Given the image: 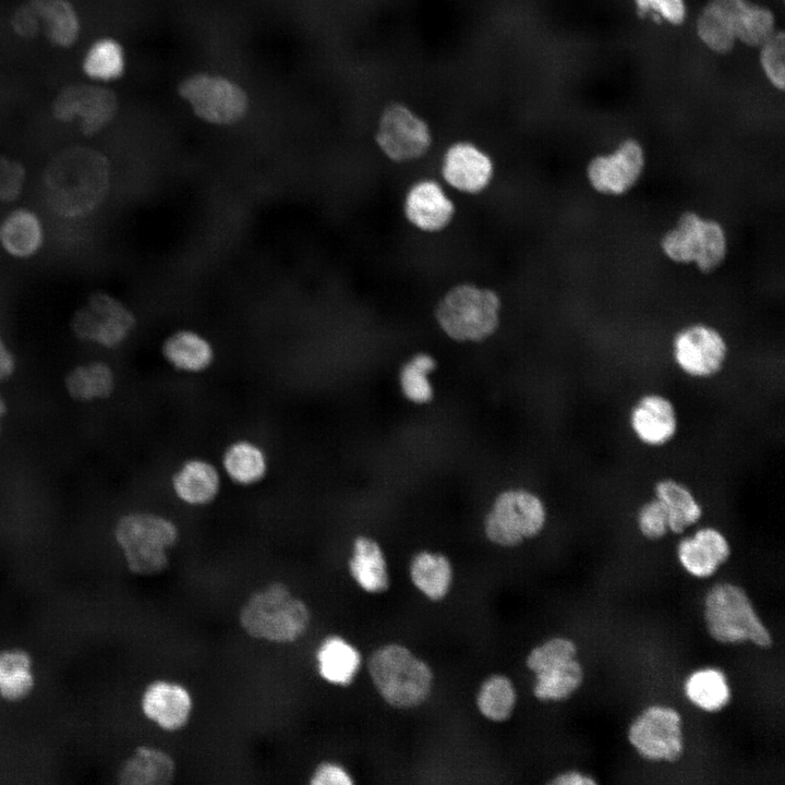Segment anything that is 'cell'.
Returning <instances> with one entry per match:
<instances>
[{
    "label": "cell",
    "mask_w": 785,
    "mask_h": 785,
    "mask_svg": "<svg viewBox=\"0 0 785 785\" xmlns=\"http://www.w3.org/2000/svg\"><path fill=\"white\" fill-rule=\"evenodd\" d=\"M43 186L46 203L53 213L64 218L86 217L107 197L110 164L94 148L68 147L47 165Z\"/></svg>",
    "instance_id": "cell-1"
},
{
    "label": "cell",
    "mask_w": 785,
    "mask_h": 785,
    "mask_svg": "<svg viewBox=\"0 0 785 785\" xmlns=\"http://www.w3.org/2000/svg\"><path fill=\"white\" fill-rule=\"evenodd\" d=\"M243 630L253 638L290 643L301 638L310 625L306 604L280 582L254 592L240 609Z\"/></svg>",
    "instance_id": "cell-2"
},
{
    "label": "cell",
    "mask_w": 785,
    "mask_h": 785,
    "mask_svg": "<svg viewBox=\"0 0 785 785\" xmlns=\"http://www.w3.org/2000/svg\"><path fill=\"white\" fill-rule=\"evenodd\" d=\"M114 538L132 572L155 575L168 566V552L177 543L179 530L165 516L133 511L118 520Z\"/></svg>",
    "instance_id": "cell-3"
},
{
    "label": "cell",
    "mask_w": 785,
    "mask_h": 785,
    "mask_svg": "<svg viewBox=\"0 0 785 785\" xmlns=\"http://www.w3.org/2000/svg\"><path fill=\"white\" fill-rule=\"evenodd\" d=\"M704 620L711 637L720 643L750 641L768 649L772 636L758 616L746 591L734 583L713 585L704 597Z\"/></svg>",
    "instance_id": "cell-4"
},
{
    "label": "cell",
    "mask_w": 785,
    "mask_h": 785,
    "mask_svg": "<svg viewBox=\"0 0 785 785\" xmlns=\"http://www.w3.org/2000/svg\"><path fill=\"white\" fill-rule=\"evenodd\" d=\"M369 672L383 699L396 708H413L430 695V666L400 644L377 649L369 660Z\"/></svg>",
    "instance_id": "cell-5"
},
{
    "label": "cell",
    "mask_w": 785,
    "mask_h": 785,
    "mask_svg": "<svg viewBox=\"0 0 785 785\" xmlns=\"http://www.w3.org/2000/svg\"><path fill=\"white\" fill-rule=\"evenodd\" d=\"M500 300L491 289L471 283L451 288L438 302L440 328L458 341H480L491 336L499 322Z\"/></svg>",
    "instance_id": "cell-6"
},
{
    "label": "cell",
    "mask_w": 785,
    "mask_h": 785,
    "mask_svg": "<svg viewBox=\"0 0 785 785\" xmlns=\"http://www.w3.org/2000/svg\"><path fill=\"white\" fill-rule=\"evenodd\" d=\"M660 244L668 259L678 264H695L703 274L715 271L725 261L728 250L723 226L693 210L684 212L676 225L664 233Z\"/></svg>",
    "instance_id": "cell-7"
},
{
    "label": "cell",
    "mask_w": 785,
    "mask_h": 785,
    "mask_svg": "<svg viewBox=\"0 0 785 785\" xmlns=\"http://www.w3.org/2000/svg\"><path fill=\"white\" fill-rule=\"evenodd\" d=\"M542 499L527 491L500 494L485 521L487 538L503 546H515L539 534L546 522Z\"/></svg>",
    "instance_id": "cell-8"
},
{
    "label": "cell",
    "mask_w": 785,
    "mask_h": 785,
    "mask_svg": "<svg viewBox=\"0 0 785 785\" xmlns=\"http://www.w3.org/2000/svg\"><path fill=\"white\" fill-rule=\"evenodd\" d=\"M728 343L715 327L696 323L679 329L672 340L677 369L692 379H710L725 367Z\"/></svg>",
    "instance_id": "cell-9"
},
{
    "label": "cell",
    "mask_w": 785,
    "mask_h": 785,
    "mask_svg": "<svg viewBox=\"0 0 785 785\" xmlns=\"http://www.w3.org/2000/svg\"><path fill=\"white\" fill-rule=\"evenodd\" d=\"M134 326L133 313L105 292L92 293L71 321V329L76 338L106 348L121 345Z\"/></svg>",
    "instance_id": "cell-10"
},
{
    "label": "cell",
    "mask_w": 785,
    "mask_h": 785,
    "mask_svg": "<svg viewBox=\"0 0 785 785\" xmlns=\"http://www.w3.org/2000/svg\"><path fill=\"white\" fill-rule=\"evenodd\" d=\"M628 740L644 759L673 762L684 750L680 714L669 706L651 705L631 723Z\"/></svg>",
    "instance_id": "cell-11"
},
{
    "label": "cell",
    "mask_w": 785,
    "mask_h": 785,
    "mask_svg": "<svg viewBox=\"0 0 785 785\" xmlns=\"http://www.w3.org/2000/svg\"><path fill=\"white\" fill-rule=\"evenodd\" d=\"M180 94L200 118L217 124L238 121L247 106L246 96L238 85L214 75L189 77L181 84Z\"/></svg>",
    "instance_id": "cell-12"
},
{
    "label": "cell",
    "mask_w": 785,
    "mask_h": 785,
    "mask_svg": "<svg viewBox=\"0 0 785 785\" xmlns=\"http://www.w3.org/2000/svg\"><path fill=\"white\" fill-rule=\"evenodd\" d=\"M376 142L388 158L406 162L423 156L430 148L432 136L424 120L408 107L392 104L379 118Z\"/></svg>",
    "instance_id": "cell-13"
},
{
    "label": "cell",
    "mask_w": 785,
    "mask_h": 785,
    "mask_svg": "<svg viewBox=\"0 0 785 785\" xmlns=\"http://www.w3.org/2000/svg\"><path fill=\"white\" fill-rule=\"evenodd\" d=\"M644 167L645 156L641 144L627 138L613 153L593 157L587 165L585 173L596 192L620 196L638 183Z\"/></svg>",
    "instance_id": "cell-14"
},
{
    "label": "cell",
    "mask_w": 785,
    "mask_h": 785,
    "mask_svg": "<svg viewBox=\"0 0 785 785\" xmlns=\"http://www.w3.org/2000/svg\"><path fill=\"white\" fill-rule=\"evenodd\" d=\"M116 111L117 99L111 90L88 85L64 88L52 105V112L58 120L70 122L78 118L85 135H94L104 129Z\"/></svg>",
    "instance_id": "cell-15"
},
{
    "label": "cell",
    "mask_w": 785,
    "mask_h": 785,
    "mask_svg": "<svg viewBox=\"0 0 785 785\" xmlns=\"http://www.w3.org/2000/svg\"><path fill=\"white\" fill-rule=\"evenodd\" d=\"M628 424L636 439L651 448H661L674 440L679 416L674 401L666 395L649 391L630 407Z\"/></svg>",
    "instance_id": "cell-16"
},
{
    "label": "cell",
    "mask_w": 785,
    "mask_h": 785,
    "mask_svg": "<svg viewBox=\"0 0 785 785\" xmlns=\"http://www.w3.org/2000/svg\"><path fill=\"white\" fill-rule=\"evenodd\" d=\"M730 544L716 527L703 526L677 544L676 554L681 567L696 578L711 577L730 556Z\"/></svg>",
    "instance_id": "cell-17"
},
{
    "label": "cell",
    "mask_w": 785,
    "mask_h": 785,
    "mask_svg": "<svg viewBox=\"0 0 785 785\" xmlns=\"http://www.w3.org/2000/svg\"><path fill=\"white\" fill-rule=\"evenodd\" d=\"M442 173L454 189L464 193H479L493 177L491 158L471 143L450 146L445 156Z\"/></svg>",
    "instance_id": "cell-18"
},
{
    "label": "cell",
    "mask_w": 785,
    "mask_h": 785,
    "mask_svg": "<svg viewBox=\"0 0 785 785\" xmlns=\"http://www.w3.org/2000/svg\"><path fill=\"white\" fill-rule=\"evenodd\" d=\"M455 208L442 186L432 180L419 181L411 186L404 200L407 219L418 229L435 232L451 220Z\"/></svg>",
    "instance_id": "cell-19"
},
{
    "label": "cell",
    "mask_w": 785,
    "mask_h": 785,
    "mask_svg": "<svg viewBox=\"0 0 785 785\" xmlns=\"http://www.w3.org/2000/svg\"><path fill=\"white\" fill-rule=\"evenodd\" d=\"M144 714L167 730H177L189 720L192 700L189 691L173 683L155 681L142 697Z\"/></svg>",
    "instance_id": "cell-20"
},
{
    "label": "cell",
    "mask_w": 785,
    "mask_h": 785,
    "mask_svg": "<svg viewBox=\"0 0 785 785\" xmlns=\"http://www.w3.org/2000/svg\"><path fill=\"white\" fill-rule=\"evenodd\" d=\"M171 486L179 500L188 506L202 507L216 499L220 490V475L208 460L191 458L173 473Z\"/></svg>",
    "instance_id": "cell-21"
},
{
    "label": "cell",
    "mask_w": 785,
    "mask_h": 785,
    "mask_svg": "<svg viewBox=\"0 0 785 785\" xmlns=\"http://www.w3.org/2000/svg\"><path fill=\"white\" fill-rule=\"evenodd\" d=\"M653 497L663 506L669 532L681 534L702 519L704 508L695 492L674 478H662L653 485Z\"/></svg>",
    "instance_id": "cell-22"
},
{
    "label": "cell",
    "mask_w": 785,
    "mask_h": 785,
    "mask_svg": "<svg viewBox=\"0 0 785 785\" xmlns=\"http://www.w3.org/2000/svg\"><path fill=\"white\" fill-rule=\"evenodd\" d=\"M176 773L173 759L165 751L141 746L121 765L118 781L128 785H165Z\"/></svg>",
    "instance_id": "cell-23"
},
{
    "label": "cell",
    "mask_w": 785,
    "mask_h": 785,
    "mask_svg": "<svg viewBox=\"0 0 785 785\" xmlns=\"http://www.w3.org/2000/svg\"><path fill=\"white\" fill-rule=\"evenodd\" d=\"M44 242V229L38 216L27 209L11 212L0 224V244L17 258H27L38 252Z\"/></svg>",
    "instance_id": "cell-24"
},
{
    "label": "cell",
    "mask_w": 785,
    "mask_h": 785,
    "mask_svg": "<svg viewBox=\"0 0 785 785\" xmlns=\"http://www.w3.org/2000/svg\"><path fill=\"white\" fill-rule=\"evenodd\" d=\"M583 681V668L576 656L552 661L535 672L534 696L542 701L569 698Z\"/></svg>",
    "instance_id": "cell-25"
},
{
    "label": "cell",
    "mask_w": 785,
    "mask_h": 785,
    "mask_svg": "<svg viewBox=\"0 0 785 785\" xmlns=\"http://www.w3.org/2000/svg\"><path fill=\"white\" fill-rule=\"evenodd\" d=\"M224 471L228 478L241 486L261 482L268 470V460L264 449L249 439H238L229 444L221 458Z\"/></svg>",
    "instance_id": "cell-26"
},
{
    "label": "cell",
    "mask_w": 785,
    "mask_h": 785,
    "mask_svg": "<svg viewBox=\"0 0 785 785\" xmlns=\"http://www.w3.org/2000/svg\"><path fill=\"white\" fill-rule=\"evenodd\" d=\"M162 354L171 366L185 373H201L207 370L214 360L212 345L190 330L171 335L162 346Z\"/></svg>",
    "instance_id": "cell-27"
},
{
    "label": "cell",
    "mask_w": 785,
    "mask_h": 785,
    "mask_svg": "<svg viewBox=\"0 0 785 785\" xmlns=\"http://www.w3.org/2000/svg\"><path fill=\"white\" fill-rule=\"evenodd\" d=\"M349 570L355 582L366 592L379 593L389 587L383 552L378 544L369 538L355 539Z\"/></svg>",
    "instance_id": "cell-28"
},
{
    "label": "cell",
    "mask_w": 785,
    "mask_h": 785,
    "mask_svg": "<svg viewBox=\"0 0 785 785\" xmlns=\"http://www.w3.org/2000/svg\"><path fill=\"white\" fill-rule=\"evenodd\" d=\"M316 660L321 676L330 684L341 686L353 680L361 664L359 651L337 636L328 637L322 642Z\"/></svg>",
    "instance_id": "cell-29"
},
{
    "label": "cell",
    "mask_w": 785,
    "mask_h": 785,
    "mask_svg": "<svg viewBox=\"0 0 785 785\" xmlns=\"http://www.w3.org/2000/svg\"><path fill=\"white\" fill-rule=\"evenodd\" d=\"M685 693L691 703L708 712L722 710L730 699L725 674L713 667L690 674L685 683Z\"/></svg>",
    "instance_id": "cell-30"
},
{
    "label": "cell",
    "mask_w": 785,
    "mask_h": 785,
    "mask_svg": "<svg viewBox=\"0 0 785 785\" xmlns=\"http://www.w3.org/2000/svg\"><path fill=\"white\" fill-rule=\"evenodd\" d=\"M38 12L40 29L56 45L67 47L77 38V14L68 0H33Z\"/></svg>",
    "instance_id": "cell-31"
},
{
    "label": "cell",
    "mask_w": 785,
    "mask_h": 785,
    "mask_svg": "<svg viewBox=\"0 0 785 785\" xmlns=\"http://www.w3.org/2000/svg\"><path fill=\"white\" fill-rule=\"evenodd\" d=\"M410 576L413 584L422 593L437 601L447 594L452 570L444 555L421 552L411 561Z\"/></svg>",
    "instance_id": "cell-32"
},
{
    "label": "cell",
    "mask_w": 785,
    "mask_h": 785,
    "mask_svg": "<svg viewBox=\"0 0 785 785\" xmlns=\"http://www.w3.org/2000/svg\"><path fill=\"white\" fill-rule=\"evenodd\" d=\"M69 395L80 401L105 399L114 387L113 372L104 362H90L73 369L65 377Z\"/></svg>",
    "instance_id": "cell-33"
},
{
    "label": "cell",
    "mask_w": 785,
    "mask_h": 785,
    "mask_svg": "<svg viewBox=\"0 0 785 785\" xmlns=\"http://www.w3.org/2000/svg\"><path fill=\"white\" fill-rule=\"evenodd\" d=\"M32 659L20 649L0 652V696L17 701L28 696L34 687Z\"/></svg>",
    "instance_id": "cell-34"
},
{
    "label": "cell",
    "mask_w": 785,
    "mask_h": 785,
    "mask_svg": "<svg viewBox=\"0 0 785 785\" xmlns=\"http://www.w3.org/2000/svg\"><path fill=\"white\" fill-rule=\"evenodd\" d=\"M736 40L749 46H761L774 33L773 14L765 8L744 0L733 14Z\"/></svg>",
    "instance_id": "cell-35"
},
{
    "label": "cell",
    "mask_w": 785,
    "mask_h": 785,
    "mask_svg": "<svg viewBox=\"0 0 785 785\" xmlns=\"http://www.w3.org/2000/svg\"><path fill=\"white\" fill-rule=\"evenodd\" d=\"M476 703L485 717L495 722L507 720L516 704V690L511 680L503 675L491 676L482 684Z\"/></svg>",
    "instance_id": "cell-36"
},
{
    "label": "cell",
    "mask_w": 785,
    "mask_h": 785,
    "mask_svg": "<svg viewBox=\"0 0 785 785\" xmlns=\"http://www.w3.org/2000/svg\"><path fill=\"white\" fill-rule=\"evenodd\" d=\"M697 32L702 43L715 52H728L736 41L729 17L713 1L700 14Z\"/></svg>",
    "instance_id": "cell-37"
},
{
    "label": "cell",
    "mask_w": 785,
    "mask_h": 785,
    "mask_svg": "<svg viewBox=\"0 0 785 785\" xmlns=\"http://www.w3.org/2000/svg\"><path fill=\"white\" fill-rule=\"evenodd\" d=\"M124 58L121 46L113 39H100L87 51L83 68L85 73L97 80H112L121 75Z\"/></svg>",
    "instance_id": "cell-38"
},
{
    "label": "cell",
    "mask_w": 785,
    "mask_h": 785,
    "mask_svg": "<svg viewBox=\"0 0 785 785\" xmlns=\"http://www.w3.org/2000/svg\"><path fill=\"white\" fill-rule=\"evenodd\" d=\"M435 367L428 354L415 355L401 370L400 382L403 394L414 402H426L432 398L433 390L427 374Z\"/></svg>",
    "instance_id": "cell-39"
},
{
    "label": "cell",
    "mask_w": 785,
    "mask_h": 785,
    "mask_svg": "<svg viewBox=\"0 0 785 785\" xmlns=\"http://www.w3.org/2000/svg\"><path fill=\"white\" fill-rule=\"evenodd\" d=\"M760 63L768 80L778 89L785 84V39L783 33H774L761 46Z\"/></svg>",
    "instance_id": "cell-40"
},
{
    "label": "cell",
    "mask_w": 785,
    "mask_h": 785,
    "mask_svg": "<svg viewBox=\"0 0 785 785\" xmlns=\"http://www.w3.org/2000/svg\"><path fill=\"white\" fill-rule=\"evenodd\" d=\"M636 526L640 534L650 541L661 540L669 532L667 515L655 497L640 505L636 512Z\"/></svg>",
    "instance_id": "cell-41"
},
{
    "label": "cell",
    "mask_w": 785,
    "mask_h": 785,
    "mask_svg": "<svg viewBox=\"0 0 785 785\" xmlns=\"http://www.w3.org/2000/svg\"><path fill=\"white\" fill-rule=\"evenodd\" d=\"M576 655L577 645L572 640L555 637L534 648L529 653L526 664L529 669L535 673L552 661Z\"/></svg>",
    "instance_id": "cell-42"
},
{
    "label": "cell",
    "mask_w": 785,
    "mask_h": 785,
    "mask_svg": "<svg viewBox=\"0 0 785 785\" xmlns=\"http://www.w3.org/2000/svg\"><path fill=\"white\" fill-rule=\"evenodd\" d=\"M26 171L17 160L0 156V202L16 200L24 186Z\"/></svg>",
    "instance_id": "cell-43"
},
{
    "label": "cell",
    "mask_w": 785,
    "mask_h": 785,
    "mask_svg": "<svg viewBox=\"0 0 785 785\" xmlns=\"http://www.w3.org/2000/svg\"><path fill=\"white\" fill-rule=\"evenodd\" d=\"M640 13H656L672 24H680L686 15L684 0H635Z\"/></svg>",
    "instance_id": "cell-44"
},
{
    "label": "cell",
    "mask_w": 785,
    "mask_h": 785,
    "mask_svg": "<svg viewBox=\"0 0 785 785\" xmlns=\"http://www.w3.org/2000/svg\"><path fill=\"white\" fill-rule=\"evenodd\" d=\"M12 25L17 35L26 38L40 31V21L33 0H28L15 11Z\"/></svg>",
    "instance_id": "cell-45"
},
{
    "label": "cell",
    "mask_w": 785,
    "mask_h": 785,
    "mask_svg": "<svg viewBox=\"0 0 785 785\" xmlns=\"http://www.w3.org/2000/svg\"><path fill=\"white\" fill-rule=\"evenodd\" d=\"M311 783L314 785H351L353 781L339 764L324 762L314 771Z\"/></svg>",
    "instance_id": "cell-46"
},
{
    "label": "cell",
    "mask_w": 785,
    "mask_h": 785,
    "mask_svg": "<svg viewBox=\"0 0 785 785\" xmlns=\"http://www.w3.org/2000/svg\"><path fill=\"white\" fill-rule=\"evenodd\" d=\"M554 785H594L596 781L590 775L578 771L564 772L550 782Z\"/></svg>",
    "instance_id": "cell-47"
},
{
    "label": "cell",
    "mask_w": 785,
    "mask_h": 785,
    "mask_svg": "<svg viewBox=\"0 0 785 785\" xmlns=\"http://www.w3.org/2000/svg\"><path fill=\"white\" fill-rule=\"evenodd\" d=\"M14 369V358L3 340L0 338V382L8 379L12 375Z\"/></svg>",
    "instance_id": "cell-48"
},
{
    "label": "cell",
    "mask_w": 785,
    "mask_h": 785,
    "mask_svg": "<svg viewBox=\"0 0 785 785\" xmlns=\"http://www.w3.org/2000/svg\"><path fill=\"white\" fill-rule=\"evenodd\" d=\"M5 411H7V407H5L4 400L2 399V397L0 395V419L5 413Z\"/></svg>",
    "instance_id": "cell-49"
}]
</instances>
